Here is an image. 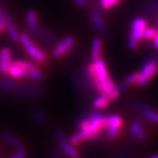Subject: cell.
Segmentation results:
<instances>
[{
	"label": "cell",
	"mask_w": 158,
	"mask_h": 158,
	"mask_svg": "<svg viewBox=\"0 0 158 158\" xmlns=\"http://www.w3.org/2000/svg\"><path fill=\"white\" fill-rule=\"evenodd\" d=\"M39 38L47 41L48 43H54L56 40V37L55 34H53V33H51L50 31H48V30H45V29L42 28L40 30Z\"/></svg>",
	"instance_id": "23"
},
{
	"label": "cell",
	"mask_w": 158,
	"mask_h": 158,
	"mask_svg": "<svg viewBox=\"0 0 158 158\" xmlns=\"http://www.w3.org/2000/svg\"><path fill=\"white\" fill-rule=\"evenodd\" d=\"M19 40L26 49L27 53L36 62H45L48 60V56L42 49L39 48L34 43L32 39L27 34H19Z\"/></svg>",
	"instance_id": "4"
},
{
	"label": "cell",
	"mask_w": 158,
	"mask_h": 158,
	"mask_svg": "<svg viewBox=\"0 0 158 158\" xmlns=\"http://www.w3.org/2000/svg\"><path fill=\"white\" fill-rule=\"evenodd\" d=\"M158 72V59L157 58H149L144 62L141 72L140 77L138 80V86H145Z\"/></svg>",
	"instance_id": "6"
},
{
	"label": "cell",
	"mask_w": 158,
	"mask_h": 158,
	"mask_svg": "<svg viewBox=\"0 0 158 158\" xmlns=\"http://www.w3.org/2000/svg\"><path fill=\"white\" fill-rule=\"evenodd\" d=\"M89 118V124L83 130H77L69 138L70 142L74 146H79L84 141H90L99 135V133L106 129V118L107 116L98 113L97 111L91 112Z\"/></svg>",
	"instance_id": "2"
},
{
	"label": "cell",
	"mask_w": 158,
	"mask_h": 158,
	"mask_svg": "<svg viewBox=\"0 0 158 158\" xmlns=\"http://www.w3.org/2000/svg\"><path fill=\"white\" fill-rule=\"evenodd\" d=\"M110 103H111V99L108 97L104 96V95H99L94 99L93 107L95 109H98V110L104 109V108L107 107Z\"/></svg>",
	"instance_id": "21"
},
{
	"label": "cell",
	"mask_w": 158,
	"mask_h": 158,
	"mask_svg": "<svg viewBox=\"0 0 158 158\" xmlns=\"http://www.w3.org/2000/svg\"><path fill=\"white\" fill-rule=\"evenodd\" d=\"M47 158H67V156L60 150L56 152H51L48 155Z\"/></svg>",
	"instance_id": "29"
},
{
	"label": "cell",
	"mask_w": 158,
	"mask_h": 158,
	"mask_svg": "<svg viewBox=\"0 0 158 158\" xmlns=\"http://www.w3.org/2000/svg\"><path fill=\"white\" fill-rule=\"evenodd\" d=\"M8 74L13 79H21V78H27V74L28 71L21 67L20 65H19L16 61L11 62V66L8 70Z\"/></svg>",
	"instance_id": "15"
},
{
	"label": "cell",
	"mask_w": 158,
	"mask_h": 158,
	"mask_svg": "<svg viewBox=\"0 0 158 158\" xmlns=\"http://www.w3.org/2000/svg\"><path fill=\"white\" fill-rule=\"evenodd\" d=\"M140 77V73L139 72H135V73H133L129 75L127 78L125 79L124 83L127 86H131V85H135L138 83V80Z\"/></svg>",
	"instance_id": "27"
},
{
	"label": "cell",
	"mask_w": 158,
	"mask_h": 158,
	"mask_svg": "<svg viewBox=\"0 0 158 158\" xmlns=\"http://www.w3.org/2000/svg\"><path fill=\"white\" fill-rule=\"evenodd\" d=\"M32 117L34 118V120L38 123L39 125H41V126H45V125L48 124V117L46 116V114L44 113H42L41 111L40 110H34L32 112Z\"/></svg>",
	"instance_id": "22"
},
{
	"label": "cell",
	"mask_w": 158,
	"mask_h": 158,
	"mask_svg": "<svg viewBox=\"0 0 158 158\" xmlns=\"http://www.w3.org/2000/svg\"><path fill=\"white\" fill-rule=\"evenodd\" d=\"M151 158H158V156H152Z\"/></svg>",
	"instance_id": "35"
},
{
	"label": "cell",
	"mask_w": 158,
	"mask_h": 158,
	"mask_svg": "<svg viewBox=\"0 0 158 158\" xmlns=\"http://www.w3.org/2000/svg\"><path fill=\"white\" fill-rule=\"evenodd\" d=\"M55 136L56 138L58 146L62 151L68 158H81V154L78 149L70 142L68 136L62 129H55Z\"/></svg>",
	"instance_id": "3"
},
{
	"label": "cell",
	"mask_w": 158,
	"mask_h": 158,
	"mask_svg": "<svg viewBox=\"0 0 158 158\" xmlns=\"http://www.w3.org/2000/svg\"><path fill=\"white\" fill-rule=\"evenodd\" d=\"M74 45H75V38L73 36H70V35L66 36L60 42L57 43L53 50L52 56L56 59L62 58L72 49Z\"/></svg>",
	"instance_id": "8"
},
{
	"label": "cell",
	"mask_w": 158,
	"mask_h": 158,
	"mask_svg": "<svg viewBox=\"0 0 158 158\" xmlns=\"http://www.w3.org/2000/svg\"><path fill=\"white\" fill-rule=\"evenodd\" d=\"M130 130L133 136L135 138L136 140L141 141H144L147 140V135L144 131L143 126L141 124V120H135L131 124Z\"/></svg>",
	"instance_id": "16"
},
{
	"label": "cell",
	"mask_w": 158,
	"mask_h": 158,
	"mask_svg": "<svg viewBox=\"0 0 158 158\" xmlns=\"http://www.w3.org/2000/svg\"><path fill=\"white\" fill-rule=\"evenodd\" d=\"M27 78L31 79L33 81H40L42 79V73L38 68H35L32 70L28 71L27 77Z\"/></svg>",
	"instance_id": "25"
},
{
	"label": "cell",
	"mask_w": 158,
	"mask_h": 158,
	"mask_svg": "<svg viewBox=\"0 0 158 158\" xmlns=\"http://www.w3.org/2000/svg\"><path fill=\"white\" fill-rule=\"evenodd\" d=\"M123 125L122 118L118 114H112L107 116L106 118V135L111 141H113L118 138L120 129Z\"/></svg>",
	"instance_id": "7"
},
{
	"label": "cell",
	"mask_w": 158,
	"mask_h": 158,
	"mask_svg": "<svg viewBox=\"0 0 158 158\" xmlns=\"http://www.w3.org/2000/svg\"><path fill=\"white\" fill-rule=\"evenodd\" d=\"M157 29L154 28V27H147L145 29L143 35H142V40H151L155 38L156 34Z\"/></svg>",
	"instance_id": "26"
},
{
	"label": "cell",
	"mask_w": 158,
	"mask_h": 158,
	"mask_svg": "<svg viewBox=\"0 0 158 158\" xmlns=\"http://www.w3.org/2000/svg\"><path fill=\"white\" fill-rule=\"evenodd\" d=\"M27 156V151L25 148H21L19 149H17L16 152L14 153L10 158H26Z\"/></svg>",
	"instance_id": "28"
},
{
	"label": "cell",
	"mask_w": 158,
	"mask_h": 158,
	"mask_svg": "<svg viewBox=\"0 0 158 158\" xmlns=\"http://www.w3.org/2000/svg\"><path fill=\"white\" fill-rule=\"evenodd\" d=\"M6 23L5 22H0V33L4 32L6 30Z\"/></svg>",
	"instance_id": "34"
},
{
	"label": "cell",
	"mask_w": 158,
	"mask_h": 158,
	"mask_svg": "<svg viewBox=\"0 0 158 158\" xmlns=\"http://www.w3.org/2000/svg\"><path fill=\"white\" fill-rule=\"evenodd\" d=\"M146 28H147V22L144 19L136 18L133 21L129 42H128V45L131 49H136L139 47L140 41L142 40V35Z\"/></svg>",
	"instance_id": "5"
},
{
	"label": "cell",
	"mask_w": 158,
	"mask_h": 158,
	"mask_svg": "<svg viewBox=\"0 0 158 158\" xmlns=\"http://www.w3.org/2000/svg\"><path fill=\"white\" fill-rule=\"evenodd\" d=\"M9 18V15L4 11V9L0 6V22H5L6 20Z\"/></svg>",
	"instance_id": "30"
},
{
	"label": "cell",
	"mask_w": 158,
	"mask_h": 158,
	"mask_svg": "<svg viewBox=\"0 0 158 158\" xmlns=\"http://www.w3.org/2000/svg\"><path fill=\"white\" fill-rule=\"evenodd\" d=\"M102 48H103V41L100 38H95L91 43V49H90V58L92 61H96L101 57Z\"/></svg>",
	"instance_id": "17"
},
{
	"label": "cell",
	"mask_w": 158,
	"mask_h": 158,
	"mask_svg": "<svg viewBox=\"0 0 158 158\" xmlns=\"http://www.w3.org/2000/svg\"><path fill=\"white\" fill-rule=\"evenodd\" d=\"M0 137L6 144H8L10 147L12 148L15 150L23 148L22 142L20 141V140L18 138L17 136L14 135L12 133L9 132V131H6V130L0 131Z\"/></svg>",
	"instance_id": "14"
},
{
	"label": "cell",
	"mask_w": 158,
	"mask_h": 158,
	"mask_svg": "<svg viewBox=\"0 0 158 158\" xmlns=\"http://www.w3.org/2000/svg\"><path fill=\"white\" fill-rule=\"evenodd\" d=\"M130 155L127 151H121L118 152V154H116L113 158H129Z\"/></svg>",
	"instance_id": "31"
},
{
	"label": "cell",
	"mask_w": 158,
	"mask_h": 158,
	"mask_svg": "<svg viewBox=\"0 0 158 158\" xmlns=\"http://www.w3.org/2000/svg\"><path fill=\"white\" fill-rule=\"evenodd\" d=\"M6 30H7L9 36L11 37V39L13 41H18L19 40V31L16 28L15 25L13 24V22L11 21V18L9 17L6 20Z\"/></svg>",
	"instance_id": "20"
},
{
	"label": "cell",
	"mask_w": 158,
	"mask_h": 158,
	"mask_svg": "<svg viewBox=\"0 0 158 158\" xmlns=\"http://www.w3.org/2000/svg\"><path fill=\"white\" fill-rule=\"evenodd\" d=\"M27 25L30 34H32L34 36L39 38L41 28L40 27L38 15H37L36 11H34V10L29 11L27 14Z\"/></svg>",
	"instance_id": "12"
},
{
	"label": "cell",
	"mask_w": 158,
	"mask_h": 158,
	"mask_svg": "<svg viewBox=\"0 0 158 158\" xmlns=\"http://www.w3.org/2000/svg\"><path fill=\"white\" fill-rule=\"evenodd\" d=\"M86 77L99 95L108 97L115 100L119 97L117 85L113 83L108 72L106 63L101 57L93 61L86 68Z\"/></svg>",
	"instance_id": "1"
},
{
	"label": "cell",
	"mask_w": 158,
	"mask_h": 158,
	"mask_svg": "<svg viewBox=\"0 0 158 158\" xmlns=\"http://www.w3.org/2000/svg\"><path fill=\"white\" fill-rule=\"evenodd\" d=\"M11 62V51L8 48H2L0 49V72L7 75Z\"/></svg>",
	"instance_id": "13"
},
{
	"label": "cell",
	"mask_w": 158,
	"mask_h": 158,
	"mask_svg": "<svg viewBox=\"0 0 158 158\" xmlns=\"http://www.w3.org/2000/svg\"><path fill=\"white\" fill-rule=\"evenodd\" d=\"M73 2L77 6L84 7L88 4V0H73Z\"/></svg>",
	"instance_id": "32"
},
{
	"label": "cell",
	"mask_w": 158,
	"mask_h": 158,
	"mask_svg": "<svg viewBox=\"0 0 158 158\" xmlns=\"http://www.w3.org/2000/svg\"><path fill=\"white\" fill-rule=\"evenodd\" d=\"M153 45L156 49H158V28L156 31V34L155 38L153 39Z\"/></svg>",
	"instance_id": "33"
},
{
	"label": "cell",
	"mask_w": 158,
	"mask_h": 158,
	"mask_svg": "<svg viewBox=\"0 0 158 158\" xmlns=\"http://www.w3.org/2000/svg\"><path fill=\"white\" fill-rule=\"evenodd\" d=\"M157 11L158 0H148L142 6V11L148 16H152Z\"/></svg>",
	"instance_id": "19"
},
{
	"label": "cell",
	"mask_w": 158,
	"mask_h": 158,
	"mask_svg": "<svg viewBox=\"0 0 158 158\" xmlns=\"http://www.w3.org/2000/svg\"><path fill=\"white\" fill-rule=\"evenodd\" d=\"M134 110L141 113L143 115V117L155 123H158V112L154 111L152 108H150L147 105L141 104V103H135L133 105Z\"/></svg>",
	"instance_id": "11"
},
{
	"label": "cell",
	"mask_w": 158,
	"mask_h": 158,
	"mask_svg": "<svg viewBox=\"0 0 158 158\" xmlns=\"http://www.w3.org/2000/svg\"><path fill=\"white\" fill-rule=\"evenodd\" d=\"M16 83L13 78L10 77H3L0 78V91L3 92H11L13 90V88L16 86Z\"/></svg>",
	"instance_id": "18"
},
{
	"label": "cell",
	"mask_w": 158,
	"mask_h": 158,
	"mask_svg": "<svg viewBox=\"0 0 158 158\" xmlns=\"http://www.w3.org/2000/svg\"><path fill=\"white\" fill-rule=\"evenodd\" d=\"M90 18H91V22L98 32L100 34H104L106 32V26L104 19L102 17V13L99 6H97L92 7L91 12H90Z\"/></svg>",
	"instance_id": "10"
},
{
	"label": "cell",
	"mask_w": 158,
	"mask_h": 158,
	"mask_svg": "<svg viewBox=\"0 0 158 158\" xmlns=\"http://www.w3.org/2000/svg\"><path fill=\"white\" fill-rule=\"evenodd\" d=\"M11 93L16 95L27 98H42L45 95L44 90L38 88V87H23V86H16L13 88Z\"/></svg>",
	"instance_id": "9"
},
{
	"label": "cell",
	"mask_w": 158,
	"mask_h": 158,
	"mask_svg": "<svg viewBox=\"0 0 158 158\" xmlns=\"http://www.w3.org/2000/svg\"><path fill=\"white\" fill-rule=\"evenodd\" d=\"M120 0H99V6L104 10H110L118 4Z\"/></svg>",
	"instance_id": "24"
}]
</instances>
